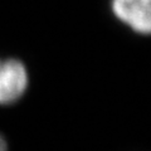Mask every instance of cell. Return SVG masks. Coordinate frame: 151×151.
I'll use <instances>...</instances> for the list:
<instances>
[{
    "label": "cell",
    "instance_id": "cell-1",
    "mask_svg": "<svg viewBox=\"0 0 151 151\" xmlns=\"http://www.w3.org/2000/svg\"><path fill=\"white\" fill-rule=\"evenodd\" d=\"M28 86L27 69L18 59H0V105L18 101Z\"/></svg>",
    "mask_w": 151,
    "mask_h": 151
},
{
    "label": "cell",
    "instance_id": "cell-2",
    "mask_svg": "<svg viewBox=\"0 0 151 151\" xmlns=\"http://www.w3.org/2000/svg\"><path fill=\"white\" fill-rule=\"evenodd\" d=\"M113 14L135 32L151 30V0H112Z\"/></svg>",
    "mask_w": 151,
    "mask_h": 151
},
{
    "label": "cell",
    "instance_id": "cell-3",
    "mask_svg": "<svg viewBox=\"0 0 151 151\" xmlns=\"http://www.w3.org/2000/svg\"><path fill=\"white\" fill-rule=\"evenodd\" d=\"M0 151H6V141L0 135Z\"/></svg>",
    "mask_w": 151,
    "mask_h": 151
}]
</instances>
